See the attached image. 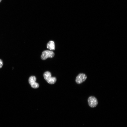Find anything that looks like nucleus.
<instances>
[{
	"instance_id": "1",
	"label": "nucleus",
	"mask_w": 127,
	"mask_h": 127,
	"mask_svg": "<svg viewBox=\"0 0 127 127\" xmlns=\"http://www.w3.org/2000/svg\"><path fill=\"white\" fill-rule=\"evenodd\" d=\"M43 75L45 79L48 83L50 84H53L56 81V78L55 77H52L51 73L48 71L45 72Z\"/></svg>"
},
{
	"instance_id": "2",
	"label": "nucleus",
	"mask_w": 127,
	"mask_h": 127,
	"mask_svg": "<svg viewBox=\"0 0 127 127\" xmlns=\"http://www.w3.org/2000/svg\"><path fill=\"white\" fill-rule=\"evenodd\" d=\"M54 52L52 51L45 50L42 52L41 58L42 60H44L49 57L52 58L54 56Z\"/></svg>"
},
{
	"instance_id": "3",
	"label": "nucleus",
	"mask_w": 127,
	"mask_h": 127,
	"mask_svg": "<svg viewBox=\"0 0 127 127\" xmlns=\"http://www.w3.org/2000/svg\"><path fill=\"white\" fill-rule=\"evenodd\" d=\"M88 102L89 105L92 108L96 107L98 104L97 99L95 97L93 96H90L88 98Z\"/></svg>"
},
{
	"instance_id": "4",
	"label": "nucleus",
	"mask_w": 127,
	"mask_h": 127,
	"mask_svg": "<svg viewBox=\"0 0 127 127\" xmlns=\"http://www.w3.org/2000/svg\"><path fill=\"white\" fill-rule=\"evenodd\" d=\"M87 78L86 75L83 73L79 74L76 77L75 82L78 84H80L84 82Z\"/></svg>"
},
{
	"instance_id": "5",
	"label": "nucleus",
	"mask_w": 127,
	"mask_h": 127,
	"mask_svg": "<svg viewBox=\"0 0 127 127\" xmlns=\"http://www.w3.org/2000/svg\"><path fill=\"white\" fill-rule=\"evenodd\" d=\"M36 77L34 76H32L30 77L28 79L29 83L31 87L34 88H37L39 87L38 83L36 82Z\"/></svg>"
},
{
	"instance_id": "6",
	"label": "nucleus",
	"mask_w": 127,
	"mask_h": 127,
	"mask_svg": "<svg viewBox=\"0 0 127 127\" xmlns=\"http://www.w3.org/2000/svg\"><path fill=\"white\" fill-rule=\"evenodd\" d=\"M47 48L51 50H55V48L54 42L52 41H49L47 44Z\"/></svg>"
},
{
	"instance_id": "7",
	"label": "nucleus",
	"mask_w": 127,
	"mask_h": 127,
	"mask_svg": "<svg viewBox=\"0 0 127 127\" xmlns=\"http://www.w3.org/2000/svg\"><path fill=\"white\" fill-rule=\"evenodd\" d=\"M3 65V62L2 60L0 59V68H1Z\"/></svg>"
},
{
	"instance_id": "8",
	"label": "nucleus",
	"mask_w": 127,
	"mask_h": 127,
	"mask_svg": "<svg viewBox=\"0 0 127 127\" xmlns=\"http://www.w3.org/2000/svg\"><path fill=\"white\" fill-rule=\"evenodd\" d=\"M2 0H0V2H1Z\"/></svg>"
}]
</instances>
